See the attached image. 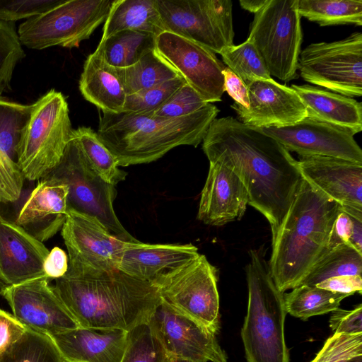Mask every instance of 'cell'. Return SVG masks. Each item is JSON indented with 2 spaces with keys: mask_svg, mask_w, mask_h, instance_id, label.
<instances>
[{
  "mask_svg": "<svg viewBox=\"0 0 362 362\" xmlns=\"http://www.w3.org/2000/svg\"><path fill=\"white\" fill-rule=\"evenodd\" d=\"M209 162H219L241 180L248 204L268 221L272 239L303 180L298 160L261 128L232 117L216 118L202 141Z\"/></svg>",
  "mask_w": 362,
  "mask_h": 362,
  "instance_id": "6da1fadb",
  "label": "cell"
},
{
  "mask_svg": "<svg viewBox=\"0 0 362 362\" xmlns=\"http://www.w3.org/2000/svg\"><path fill=\"white\" fill-rule=\"evenodd\" d=\"M54 288L80 327L129 332L147 322L161 298L151 283L119 270L76 272L55 279Z\"/></svg>",
  "mask_w": 362,
  "mask_h": 362,
  "instance_id": "7a4b0ae2",
  "label": "cell"
},
{
  "mask_svg": "<svg viewBox=\"0 0 362 362\" xmlns=\"http://www.w3.org/2000/svg\"><path fill=\"white\" fill-rule=\"evenodd\" d=\"M340 206L305 180L272 239L268 262L271 276L282 293L300 284L323 255Z\"/></svg>",
  "mask_w": 362,
  "mask_h": 362,
  "instance_id": "3957f363",
  "label": "cell"
},
{
  "mask_svg": "<svg viewBox=\"0 0 362 362\" xmlns=\"http://www.w3.org/2000/svg\"><path fill=\"white\" fill-rule=\"evenodd\" d=\"M218 112L212 103L175 118L148 113L101 112L96 132L119 167L146 164L158 160L175 147H197Z\"/></svg>",
  "mask_w": 362,
  "mask_h": 362,
  "instance_id": "277c9868",
  "label": "cell"
},
{
  "mask_svg": "<svg viewBox=\"0 0 362 362\" xmlns=\"http://www.w3.org/2000/svg\"><path fill=\"white\" fill-rule=\"evenodd\" d=\"M262 252L251 250L245 267L248 302L241 329L245 358L247 362H289L284 293L277 288Z\"/></svg>",
  "mask_w": 362,
  "mask_h": 362,
  "instance_id": "5b68a950",
  "label": "cell"
},
{
  "mask_svg": "<svg viewBox=\"0 0 362 362\" xmlns=\"http://www.w3.org/2000/svg\"><path fill=\"white\" fill-rule=\"evenodd\" d=\"M73 129L64 95L51 89L35 103L18 151V167L24 178L41 180L59 164Z\"/></svg>",
  "mask_w": 362,
  "mask_h": 362,
  "instance_id": "8992f818",
  "label": "cell"
},
{
  "mask_svg": "<svg viewBox=\"0 0 362 362\" xmlns=\"http://www.w3.org/2000/svg\"><path fill=\"white\" fill-rule=\"evenodd\" d=\"M298 3V0H267L255 13L247 39L270 76L285 83L298 77L303 32Z\"/></svg>",
  "mask_w": 362,
  "mask_h": 362,
  "instance_id": "52a82bcc",
  "label": "cell"
},
{
  "mask_svg": "<svg viewBox=\"0 0 362 362\" xmlns=\"http://www.w3.org/2000/svg\"><path fill=\"white\" fill-rule=\"evenodd\" d=\"M110 0H63L47 11L20 24V42L33 49L79 47L105 21Z\"/></svg>",
  "mask_w": 362,
  "mask_h": 362,
  "instance_id": "ba28073f",
  "label": "cell"
},
{
  "mask_svg": "<svg viewBox=\"0 0 362 362\" xmlns=\"http://www.w3.org/2000/svg\"><path fill=\"white\" fill-rule=\"evenodd\" d=\"M50 174L68 185V209L96 218L122 241L137 240L124 228L114 210L115 186L93 170L76 139L71 138L59 164Z\"/></svg>",
  "mask_w": 362,
  "mask_h": 362,
  "instance_id": "9c48e42d",
  "label": "cell"
},
{
  "mask_svg": "<svg viewBox=\"0 0 362 362\" xmlns=\"http://www.w3.org/2000/svg\"><path fill=\"white\" fill-rule=\"evenodd\" d=\"M298 70L305 81L353 98L362 95V34L316 42L300 51Z\"/></svg>",
  "mask_w": 362,
  "mask_h": 362,
  "instance_id": "30bf717a",
  "label": "cell"
},
{
  "mask_svg": "<svg viewBox=\"0 0 362 362\" xmlns=\"http://www.w3.org/2000/svg\"><path fill=\"white\" fill-rule=\"evenodd\" d=\"M218 274L204 255L156 279L162 300L216 334L220 329Z\"/></svg>",
  "mask_w": 362,
  "mask_h": 362,
  "instance_id": "8fae6325",
  "label": "cell"
},
{
  "mask_svg": "<svg viewBox=\"0 0 362 362\" xmlns=\"http://www.w3.org/2000/svg\"><path fill=\"white\" fill-rule=\"evenodd\" d=\"M165 31L219 54L234 45L230 0H156Z\"/></svg>",
  "mask_w": 362,
  "mask_h": 362,
  "instance_id": "7c38bea8",
  "label": "cell"
},
{
  "mask_svg": "<svg viewBox=\"0 0 362 362\" xmlns=\"http://www.w3.org/2000/svg\"><path fill=\"white\" fill-rule=\"evenodd\" d=\"M68 251V270L109 272L118 269L124 245L96 218L68 209L61 229Z\"/></svg>",
  "mask_w": 362,
  "mask_h": 362,
  "instance_id": "4fadbf2b",
  "label": "cell"
},
{
  "mask_svg": "<svg viewBox=\"0 0 362 362\" xmlns=\"http://www.w3.org/2000/svg\"><path fill=\"white\" fill-rule=\"evenodd\" d=\"M147 323L168 358L192 362H227L215 333L163 300Z\"/></svg>",
  "mask_w": 362,
  "mask_h": 362,
  "instance_id": "5bb4252c",
  "label": "cell"
},
{
  "mask_svg": "<svg viewBox=\"0 0 362 362\" xmlns=\"http://www.w3.org/2000/svg\"><path fill=\"white\" fill-rule=\"evenodd\" d=\"M155 49L207 103L222 100L226 66L214 52L167 31L157 36Z\"/></svg>",
  "mask_w": 362,
  "mask_h": 362,
  "instance_id": "9a60e30c",
  "label": "cell"
},
{
  "mask_svg": "<svg viewBox=\"0 0 362 362\" xmlns=\"http://www.w3.org/2000/svg\"><path fill=\"white\" fill-rule=\"evenodd\" d=\"M12 314L25 326L48 334H56L79 326L47 277L0 289Z\"/></svg>",
  "mask_w": 362,
  "mask_h": 362,
  "instance_id": "2e32d148",
  "label": "cell"
},
{
  "mask_svg": "<svg viewBox=\"0 0 362 362\" xmlns=\"http://www.w3.org/2000/svg\"><path fill=\"white\" fill-rule=\"evenodd\" d=\"M288 151L323 156L362 164V150L350 132L310 117L283 127L261 128Z\"/></svg>",
  "mask_w": 362,
  "mask_h": 362,
  "instance_id": "e0dca14e",
  "label": "cell"
},
{
  "mask_svg": "<svg viewBox=\"0 0 362 362\" xmlns=\"http://www.w3.org/2000/svg\"><path fill=\"white\" fill-rule=\"evenodd\" d=\"M249 106L234 103L230 107L242 123L258 128L283 127L307 117L306 108L297 93L274 79L259 78L247 86Z\"/></svg>",
  "mask_w": 362,
  "mask_h": 362,
  "instance_id": "ac0fdd59",
  "label": "cell"
},
{
  "mask_svg": "<svg viewBox=\"0 0 362 362\" xmlns=\"http://www.w3.org/2000/svg\"><path fill=\"white\" fill-rule=\"evenodd\" d=\"M303 180L341 207L362 211V164L323 156H300Z\"/></svg>",
  "mask_w": 362,
  "mask_h": 362,
  "instance_id": "d6986e66",
  "label": "cell"
},
{
  "mask_svg": "<svg viewBox=\"0 0 362 362\" xmlns=\"http://www.w3.org/2000/svg\"><path fill=\"white\" fill-rule=\"evenodd\" d=\"M49 252L42 242L0 216V289L45 277Z\"/></svg>",
  "mask_w": 362,
  "mask_h": 362,
  "instance_id": "ffe728a7",
  "label": "cell"
},
{
  "mask_svg": "<svg viewBox=\"0 0 362 362\" xmlns=\"http://www.w3.org/2000/svg\"><path fill=\"white\" fill-rule=\"evenodd\" d=\"M247 204V192L240 178L222 163L209 162L197 219L209 226H223L240 220Z\"/></svg>",
  "mask_w": 362,
  "mask_h": 362,
  "instance_id": "44dd1931",
  "label": "cell"
},
{
  "mask_svg": "<svg viewBox=\"0 0 362 362\" xmlns=\"http://www.w3.org/2000/svg\"><path fill=\"white\" fill-rule=\"evenodd\" d=\"M68 194V185L49 174L37 182L21 207L16 223L38 240H47L65 222Z\"/></svg>",
  "mask_w": 362,
  "mask_h": 362,
  "instance_id": "7402d4cb",
  "label": "cell"
},
{
  "mask_svg": "<svg viewBox=\"0 0 362 362\" xmlns=\"http://www.w3.org/2000/svg\"><path fill=\"white\" fill-rule=\"evenodd\" d=\"M192 244H148L125 242L118 269L132 277L153 284L199 255Z\"/></svg>",
  "mask_w": 362,
  "mask_h": 362,
  "instance_id": "603a6c76",
  "label": "cell"
},
{
  "mask_svg": "<svg viewBox=\"0 0 362 362\" xmlns=\"http://www.w3.org/2000/svg\"><path fill=\"white\" fill-rule=\"evenodd\" d=\"M127 335L120 329L78 327L50 337L66 362H121Z\"/></svg>",
  "mask_w": 362,
  "mask_h": 362,
  "instance_id": "cb8c5ba5",
  "label": "cell"
},
{
  "mask_svg": "<svg viewBox=\"0 0 362 362\" xmlns=\"http://www.w3.org/2000/svg\"><path fill=\"white\" fill-rule=\"evenodd\" d=\"M306 108L307 117L346 129L362 130V104L355 99L310 85L293 84Z\"/></svg>",
  "mask_w": 362,
  "mask_h": 362,
  "instance_id": "d4e9b609",
  "label": "cell"
},
{
  "mask_svg": "<svg viewBox=\"0 0 362 362\" xmlns=\"http://www.w3.org/2000/svg\"><path fill=\"white\" fill-rule=\"evenodd\" d=\"M78 84L83 97L102 112L122 111L127 94L122 79L97 50L87 57Z\"/></svg>",
  "mask_w": 362,
  "mask_h": 362,
  "instance_id": "484cf974",
  "label": "cell"
},
{
  "mask_svg": "<svg viewBox=\"0 0 362 362\" xmlns=\"http://www.w3.org/2000/svg\"><path fill=\"white\" fill-rule=\"evenodd\" d=\"M126 30L148 33L156 37L164 32L156 0L112 1L101 40Z\"/></svg>",
  "mask_w": 362,
  "mask_h": 362,
  "instance_id": "4316f807",
  "label": "cell"
},
{
  "mask_svg": "<svg viewBox=\"0 0 362 362\" xmlns=\"http://www.w3.org/2000/svg\"><path fill=\"white\" fill-rule=\"evenodd\" d=\"M156 36L144 32L122 30L100 40L95 50L115 68H126L155 49Z\"/></svg>",
  "mask_w": 362,
  "mask_h": 362,
  "instance_id": "83f0119b",
  "label": "cell"
},
{
  "mask_svg": "<svg viewBox=\"0 0 362 362\" xmlns=\"http://www.w3.org/2000/svg\"><path fill=\"white\" fill-rule=\"evenodd\" d=\"M117 69L127 95L150 88L180 76L158 54L156 49L143 56L134 64Z\"/></svg>",
  "mask_w": 362,
  "mask_h": 362,
  "instance_id": "f1b7e54d",
  "label": "cell"
},
{
  "mask_svg": "<svg viewBox=\"0 0 362 362\" xmlns=\"http://www.w3.org/2000/svg\"><path fill=\"white\" fill-rule=\"evenodd\" d=\"M32 110L33 104L23 105L0 97V153L13 168L19 170L18 147Z\"/></svg>",
  "mask_w": 362,
  "mask_h": 362,
  "instance_id": "f546056e",
  "label": "cell"
},
{
  "mask_svg": "<svg viewBox=\"0 0 362 362\" xmlns=\"http://www.w3.org/2000/svg\"><path fill=\"white\" fill-rule=\"evenodd\" d=\"M361 272L362 253L347 244H339L326 250L299 285L315 286L334 276L361 275Z\"/></svg>",
  "mask_w": 362,
  "mask_h": 362,
  "instance_id": "4dcf8cb0",
  "label": "cell"
},
{
  "mask_svg": "<svg viewBox=\"0 0 362 362\" xmlns=\"http://www.w3.org/2000/svg\"><path fill=\"white\" fill-rule=\"evenodd\" d=\"M348 296V294L307 285H299L284 295L287 313L303 320L332 312Z\"/></svg>",
  "mask_w": 362,
  "mask_h": 362,
  "instance_id": "1f68e13d",
  "label": "cell"
},
{
  "mask_svg": "<svg viewBox=\"0 0 362 362\" xmlns=\"http://www.w3.org/2000/svg\"><path fill=\"white\" fill-rule=\"evenodd\" d=\"M300 17L320 26L362 25L361 0H298Z\"/></svg>",
  "mask_w": 362,
  "mask_h": 362,
  "instance_id": "d6a6232c",
  "label": "cell"
},
{
  "mask_svg": "<svg viewBox=\"0 0 362 362\" xmlns=\"http://www.w3.org/2000/svg\"><path fill=\"white\" fill-rule=\"evenodd\" d=\"M76 139L93 170L106 182L115 186L125 180L127 173L121 170L113 154L103 144L97 132L89 127L73 129Z\"/></svg>",
  "mask_w": 362,
  "mask_h": 362,
  "instance_id": "836d02e7",
  "label": "cell"
},
{
  "mask_svg": "<svg viewBox=\"0 0 362 362\" xmlns=\"http://www.w3.org/2000/svg\"><path fill=\"white\" fill-rule=\"evenodd\" d=\"M0 362H66L48 334L26 326L22 336L0 355Z\"/></svg>",
  "mask_w": 362,
  "mask_h": 362,
  "instance_id": "e575fe53",
  "label": "cell"
},
{
  "mask_svg": "<svg viewBox=\"0 0 362 362\" xmlns=\"http://www.w3.org/2000/svg\"><path fill=\"white\" fill-rule=\"evenodd\" d=\"M223 62L247 86L259 78H271L262 59L248 40L225 48L220 53Z\"/></svg>",
  "mask_w": 362,
  "mask_h": 362,
  "instance_id": "d590c367",
  "label": "cell"
},
{
  "mask_svg": "<svg viewBox=\"0 0 362 362\" xmlns=\"http://www.w3.org/2000/svg\"><path fill=\"white\" fill-rule=\"evenodd\" d=\"M168 357L147 322L128 332L121 362H167Z\"/></svg>",
  "mask_w": 362,
  "mask_h": 362,
  "instance_id": "8d00e7d4",
  "label": "cell"
},
{
  "mask_svg": "<svg viewBox=\"0 0 362 362\" xmlns=\"http://www.w3.org/2000/svg\"><path fill=\"white\" fill-rule=\"evenodd\" d=\"M25 55L15 23L0 21V97L9 89L15 67Z\"/></svg>",
  "mask_w": 362,
  "mask_h": 362,
  "instance_id": "74e56055",
  "label": "cell"
},
{
  "mask_svg": "<svg viewBox=\"0 0 362 362\" xmlns=\"http://www.w3.org/2000/svg\"><path fill=\"white\" fill-rule=\"evenodd\" d=\"M186 81L178 76L150 88L128 95L122 112L146 113L161 106Z\"/></svg>",
  "mask_w": 362,
  "mask_h": 362,
  "instance_id": "f35d334b",
  "label": "cell"
},
{
  "mask_svg": "<svg viewBox=\"0 0 362 362\" xmlns=\"http://www.w3.org/2000/svg\"><path fill=\"white\" fill-rule=\"evenodd\" d=\"M360 356H362V334L334 332L311 362H347Z\"/></svg>",
  "mask_w": 362,
  "mask_h": 362,
  "instance_id": "ab89813d",
  "label": "cell"
},
{
  "mask_svg": "<svg viewBox=\"0 0 362 362\" xmlns=\"http://www.w3.org/2000/svg\"><path fill=\"white\" fill-rule=\"evenodd\" d=\"M207 104L194 88L185 83L161 106L146 113L159 117H180L192 114Z\"/></svg>",
  "mask_w": 362,
  "mask_h": 362,
  "instance_id": "60d3db41",
  "label": "cell"
},
{
  "mask_svg": "<svg viewBox=\"0 0 362 362\" xmlns=\"http://www.w3.org/2000/svg\"><path fill=\"white\" fill-rule=\"evenodd\" d=\"M342 243L351 245L362 253V218L349 214L340 206L327 249Z\"/></svg>",
  "mask_w": 362,
  "mask_h": 362,
  "instance_id": "b9f144b4",
  "label": "cell"
},
{
  "mask_svg": "<svg viewBox=\"0 0 362 362\" xmlns=\"http://www.w3.org/2000/svg\"><path fill=\"white\" fill-rule=\"evenodd\" d=\"M63 0H0V21L15 23L40 15Z\"/></svg>",
  "mask_w": 362,
  "mask_h": 362,
  "instance_id": "7bdbcfd3",
  "label": "cell"
},
{
  "mask_svg": "<svg viewBox=\"0 0 362 362\" xmlns=\"http://www.w3.org/2000/svg\"><path fill=\"white\" fill-rule=\"evenodd\" d=\"M24 177L0 153V203L17 201L21 194Z\"/></svg>",
  "mask_w": 362,
  "mask_h": 362,
  "instance_id": "ee69618b",
  "label": "cell"
},
{
  "mask_svg": "<svg viewBox=\"0 0 362 362\" xmlns=\"http://www.w3.org/2000/svg\"><path fill=\"white\" fill-rule=\"evenodd\" d=\"M329 327L335 333L345 334H362V305L353 310L337 308L332 312Z\"/></svg>",
  "mask_w": 362,
  "mask_h": 362,
  "instance_id": "f6af8a7d",
  "label": "cell"
},
{
  "mask_svg": "<svg viewBox=\"0 0 362 362\" xmlns=\"http://www.w3.org/2000/svg\"><path fill=\"white\" fill-rule=\"evenodd\" d=\"M25 329L13 314L0 308V355L22 336Z\"/></svg>",
  "mask_w": 362,
  "mask_h": 362,
  "instance_id": "bcb514c9",
  "label": "cell"
},
{
  "mask_svg": "<svg viewBox=\"0 0 362 362\" xmlns=\"http://www.w3.org/2000/svg\"><path fill=\"white\" fill-rule=\"evenodd\" d=\"M315 286L349 296L357 292L361 294L362 278L361 275L338 276L327 279Z\"/></svg>",
  "mask_w": 362,
  "mask_h": 362,
  "instance_id": "7dc6e473",
  "label": "cell"
},
{
  "mask_svg": "<svg viewBox=\"0 0 362 362\" xmlns=\"http://www.w3.org/2000/svg\"><path fill=\"white\" fill-rule=\"evenodd\" d=\"M68 268L69 258L62 249L55 247L49 252L43 265L45 274L49 279L62 277Z\"/></svg>",
  "mask_w": 362,
  "mask_h": 362,
  "instance_id": "c3c4849f",
  "label": "cell"
},
{
  "mask_svg": "<svg viewBox=\"0 0 362 362\" xmlns=\"http://www.w3.org/2000/svg\"><path fill=\"white\" fill-rule=\"evenodd\" d=\"M223 74L225 91L235 100V103L247 108L249 96L247 86L229 68L226 67Z\"/></svg>",
  "mask_w": 362,
  "mask_h": 362,
  "instance_id": "681fc988",
  "label": "cell"
},
{
  "mask_svg": "<svg viewBox=\"0 0 362 362\" xmlns=\"http://www.w3.org/2000/svg\"><path fill=\"white\" fill-rule=\"evenodd\" d=\"M267 0H240V6L251 13H256L267 3Z\"/></svg>",
  "mask_w": 362,
  "mask_h": 362,
  "instance_id": "f907efd6",
  "label": "cell"
},
{
  "mask_svg": "<svg viewBox=\"0 0 362 362\" xmlns=\"http://www.w3.org/2000/svg\"><path fill=\"white\" fill-rule=\"evenodd\" d=\"M167 362H192V361L180 359V358H168Z\"/></svg>",
  "mask_w": 362,
  "mask_h": 362,
  "instance_id": "816d5d0a",
  "label": "cell"
},
{
  "mask_svg": "<svg viewBox=\"0 0 362 362\" xmlns=\"http://www.w3.org/2000/svg\"><path fill=\"white\" fill-rule=\"evenodd\" d=\"M347 362H362V356H358L354 359H351Z\"/></svg>",
  "mask_w": 362,
  "mask_h": 362,
  "instance_id": "f5cc1de1",
  "label": "cell"
}]
</instances>
